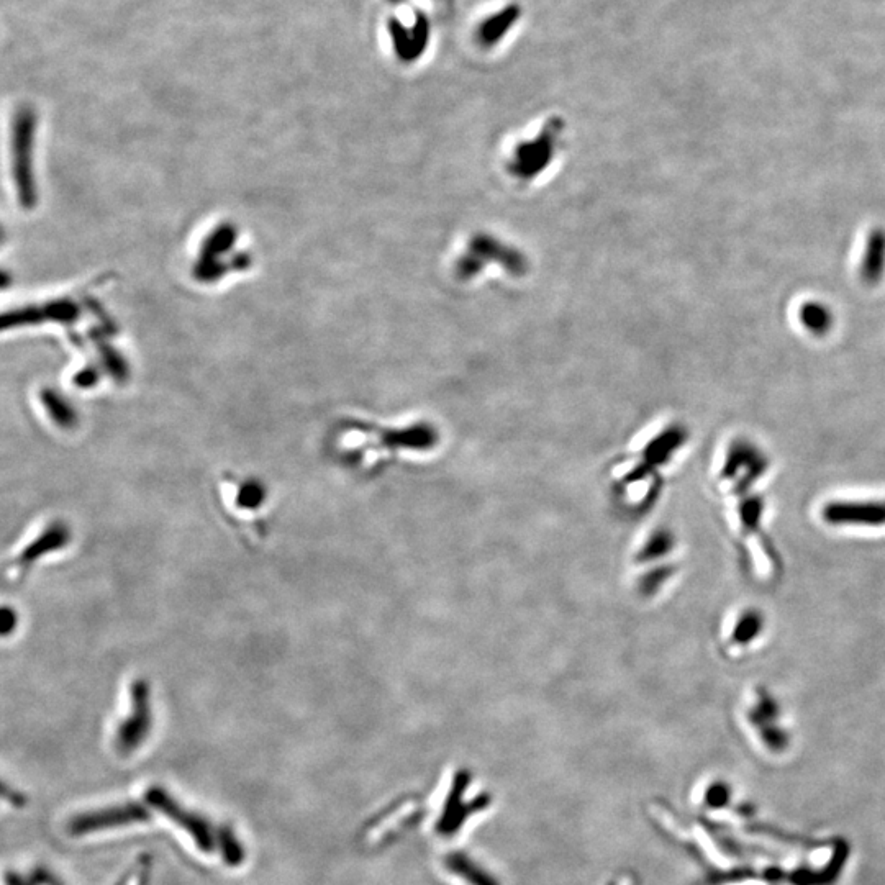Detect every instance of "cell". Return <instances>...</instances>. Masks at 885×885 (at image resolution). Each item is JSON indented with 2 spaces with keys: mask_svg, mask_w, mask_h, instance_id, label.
<instances>
[{
  "mask_svg": "<svg viewBox=\"0 0 885 885\" xmlns=\"http://www.w3.org/2000/svg\"><path fill=\"white\" fill-rule=\"evenodd\" d=\"M217 500L223 515L233 523V527L243 530L250 538L263 535L261 515L268 500V491L263 482L255 477L225 474L218 481Z\"/></svg>",
  "mask_w": 885,
  "mask_h": 885,
  "instance_id": "1",
  "label": "cell"
},
{
  "mask_svg": "<svg viewBox=\"0 0 885 885\" xmlns=\"http://www.w3.org/2000/svg\"><path fill=\"white\" fill-rule=\"evenodd\" d=\"M69 541H71V530L61 520L41 525L7 558L5 574L9 577V581L12 584H19L41 559L64 550Z\"/></svg>",
  "mask_w": 885,
  "mask_h": 885,
  "instance_id": "2",
  "label": "cell"
},
{
  "mask_svg": "<svg viewBox=\"0 0 885 885\" xmlns=\"http://www.w3.org/2000/svg\"><path fill=\"white\" fill-rule=\"evenodd\" d=\"M151 730V690L146 679H133L127 687L125 717L117 723L114 746L117 753L128 756L137 751Z\"/></svg>",
  "mask_w": 885,
  "mask_h": 885,
  "instance_id": "3",
  "label": "cell"
},
{
  "mask_svg": "<svg viewBox=\"0 0 885 885\" xmlns=\"http://www.w3.org/2000/svg\"><path fill=\"white\" fill-rule=\"evenodd\" d=\"M146 802L163 813L164 817H168L174 825L179 826L200 853L210 854L217 849V836L212 826L205 822L204 818L177 804L176 800L169 797L163 789L153 787L148 790Z\"/></svg>",
  "mask_w": 885,
  "mask_h": 885,
  "instance_id": "4",
  "label": "cell"
},
{
  "mask_svg": "<svg viewBox=\"0 0 885 885\" xmlns=\"http://www.w3.org/2000/svg\"><path fill=\"white\" fill-rule=\"evenodd\" d=\"M558 125L551 120L548 127L540 133L535 140L522 141L515 151L510 153L507 159V169L510 176L520 181H531L535 174H540L548 168V163L553 161L556 153V137H558Z\"/></svg>",
  "mask_w": 885,
  "mask_h": 885,
  "instance_id": "5",
  "label": "cell"
},
{
  "mask_svg": "<svg viewBox=\"0 0 885 885\" xmlns=\"http://www.w3.org/2000/svg\"><path fill=\"white\" fill-rule=\"evenodd\" d=\"M150 820V812L140 804H123L117 807L87 812L69 822V833L74 836L92 835L97 831L114 830L128 825H138Z\"/></svg>",
  "mask_w": 885,
  "mask_h": 885,
  "instance_id": "6",
  "label": "cell"
},
{
  "mask_svg": "<svg viewBox=\"0 0 885 885\" xmlns=\"http://www.w3.org/2000/svg\"><path fill=\"white\" fill-rule=\"evenodd\" d=\"M391 37L394 41L395 53L404 63H413L425 53L430 40V25L422 14L410 27L399 22L391 23Z\"/></svg>",
  "mask_w": 885,
  "mask_h": 885,
  "instance_id": "7",
  "label": "cell"
},
{
  "mask_svg": "<svg viewBox=\"0 0 885 885\" xmlns=\"http://www.w3.org/2000/svg\"><path fill=\"white\" fill-rule=\"evenodd\" d=\"M522 17V7L518 4L505 5L504 9L489 15L476 28V41L481 48L491 50L509 35Z\"/></svg>",
  "mask_w": 885,
  "mask_h": 885,
  "instance_id": "8",
  "label": "cell"
},
{
  "mask_svg": "<svg viewBox=\"0 0 885 885\" xmlns=\"http://www.w3.org/2000/svg\"><path fill=\"white\" fill-rule=\"evenodd\" d=\"M884 273L885 232L882 228H876L867 238L863 261H861V277L869 286H876L881 282Z\"/></svg>",
  "mask_w": 885,
  "mask_h": 885,
  "instance_id": "9",
  "label": "cell"
},
{
  "mask_svg": "<svg viewBox=\"0 0 885 885\" xmlns=\"http://www.w3.org/2000/svg\"><path fill=\"white\" fill-rule=\"evenodd\" d=\"M800 322L813 335L823 336L833 327L831 310L820 302H807L800 307Z\"/></svg>",
  "mask_w": 885,
  "mask_h": 885,
  "instance_id": "10",
  "label": "cell"
},
{
  "mask_svg": "<svg viewBox=\"0 0 885 885\" xmlns=\"http://www.w3.org/2000/svg\"><path fill=\"white\" fill-rule=\"evenodd\" d=\"M463 856H454L451 858L450 866L451 871L456 872L458 876H463L464 879L468 882H472L474 885H494L491 881H489V877H484L482 874H479L481 871H477L474 864L468 863V861H464Z\"/></svg>",
  "mask_w": 885,
  "mask_h": 885,
  "instance_id": "11",
  "label": "cell"
},
{
  "mask_svg": "<svg viewBox=\"0 0 885 885\" xmlns=\"http://www.w3.org/2000/svg\"><path fill=\"white\" fill-rule=\"evenodd\" d=\"M7 882H9V885H25L17 876H10Z\"/></svg>",
  "mask_w": 885,
  "mask_h": 885,
  "instance_id": "12",
  "label": "cell"
},
{
  "mask_svg": "<svg viewBox=\"0 0 885 885\" xmlns=\"http://www.w3.org/2000/svg\"><path fill=\"white\" fill-rule=\"evenodd\" d=\"M394 2H400V0H394Z\"/></svg>",
  "mask_w": 885,
  "mask_h": 885,
  "instance_id": "13",
  "label": "cell"
}]
</instances>
